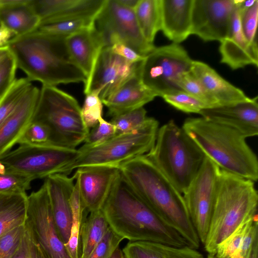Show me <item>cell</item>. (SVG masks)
Segmentation results:
<instances>
[{"label":"cell","mask_w":258,"mask_h":258,"mask_svg":"<svg viewBox=\"0 0 258 258\" xmlns=\"http://www.w3.org/2000/svg\"><path fill=\"white\" fill-rule=\"evenodd\" d=\"M119 170L123 179L146 204L184 239L188 246L198 249L200 241L182 195L146 155L124 163Z\"/></svg>","instance_id":"6da1fadb"},{"label":"cell","mask_w":258,"mask_h":258,"mask_svg":"<svg viewBox=\"0 0 258 258\" xmlns=\"http://www.w3.org/2000/svg\"><path fill=\"white\" fill-rule=\"evenodd\" d=\"M66 38L37 30L13 37L6 45L17 68L43 86L84 82L87 77L72 59Z\"/></svg>","instance_id":"7a4b0ae2"},{"label":"cell","mask_w":258,"mask_h":258,"mask_svg":"<svg viewBox=\"0 0 258 258\" xmlns=\"http://www.w3.org/2000/svg\"><path fill=\"white\" fill-rule=\"evenodd\" d=\"M101 210L109 227L123 239L187 246L184 239L146 204L121 174Z\"/></svg>","instance_id":"3957f363"},{"label":"cell","mask_w":258,"mask_h":258,"mask_svg":"<svg viewBox=\"0 0 258 258\" xmlns=\"http://www.w3.org/2000/svg\"><path fill=\"white\" fill-rule=\"evenodd\" d=\"M182 128L220 169L257 181V157L239 132L202 117L187 118Z\"/></svg>","instance_id":"277c9868"},{"label":"cell","mask_w":258,"mask_h":258,"mask_svg":"<svg viewBox=\"0 0 258 258\" xmlns=\"http://www.w3.org/2000/svg\"><path fill=\"white\" fill-rule=\"evenodd\" d=\"M254 182L220 169L212 214L204 248L215 254L217 246L241 224L257 216Z\"/></svg>","instance_id":"5b68a950"},{"label":"cell","mask_w":258,"mask_h":258,"mask_svg":"<svg viewBox=\"0 0 258 258\" xmlns=\"http://www.w3.org/2000/svg\"><path fill=\"white\" fill-rule=\"evenodd\" d=\"M146 155L182 195L206 157L173 120L159 127L155 144Z\"/></svg>","instance_id":"8992f818"},{"label":"cell","mask_w":258,"mask_h":258,"mask_svg":"<svg viewBox=\"0 0 258 258\" xmlns=\"http://www.w3.org/2000/svg\"><path fill=\"white\" fill-rule=\"evenodd\" d=\"M81 110L73 96L56 86L42 85L33 121L47 128L48 143L76 149L90 131L83 121Z\"/></svg>","instance_id":"52a82bcc"},{"label":"cell","mask_w":258,"mask_h":258,"mask_svg":"<svg viewBox=\"0 0 258 258\" xmlns=\"http://www.w3.org/2000/svg\"><path fill=\"white\" fill-rule=\"evenodd\" d=\"M159 129V122L147 117L143 124L133 132L117 135L98 145L78 149L79 155L58 173L69 175L73 170L87 166L119 167L128 161L148 154L153 148Z\"/></svg>","instance_id":"ba28073f"},{"label":"cell","mask_w":258,"mask_h":258,"mask_svg":"<svg viewBox=\"0 0 258 258\" xmlns=\"http://www.w3.org/2000/svg\"><path fill=\"white\" fill-rule=\"evenodd\" d=\"M192 60L179 44L155 47L139 62L138 75L146 87L161 97L182 91L177 81L181 74L190 71Z\"/></svg>","instance_id":"9c48e42d"},{"label":"cell","mask_w":258,"mask_h":258,"mask_svg":"<svg viewBox=\"0 0 258 258\" xmlns=\"http://www.w3.org/2000/svg\"><path fill=\"white\" fill-rule=\"evenodd\" d=\"M77 149H70L50 143L40 145L21 144L0 158L8 171L25 175L33 180L46 178L58 173L72 163L79 155Z\"/></svg>","instance_id":"30bf717a"},{"label":"cell","mask_w":258,"mask_h":258,"mask_svg":"<svg viewBox=\"0 0 258 258\" xmlns=\"http://www.w3.org/2000/svg\"><path fill=\"white\" fill-rule=\"evenodd\" d=\"M95 26L102 36L104 46L120 42L143 56L155 47L143 36L134 10L124 7L117 0H106L95 20Z\"/></svg>","instance_id":"8fae6325"},{"label":"cell","mask_w":258,"mask_h":258,"mask_svg":"<svg viewBox=\"0 0 258 258\" xmlns=\"http://www.w3.org/2000/svg\"><path fill=\"white\" fill-rule=\"evenodd\" d=\"M24 226L44 258H71L61 240L53 219L46 183L27 197Z\"/></svg>","instance_id":"7c38bea8"},{"label":"cell","mask_w":258,"mask_h":258,"mask_svg":"<svg viewBox=\"0 0 258 258\" xmlns=\"http://www.w3.org/2000/svg\"><path fill=\"white\" fill-rule=\"evenodd\" d=\"M219 172V168L206 157L182 194L190 219L203 244L209 228Z\"/></svg>","instance_id":"4fadbf2b"},{"label":"cell","mask_w":258,"mask_h":258,"mask_svg":"<svg viewBox=\"0 0 258 258\" xmlns=\"http://www.w3.org/2000/svg\"><path fill=\"white\" fill-rule=\"evenodd\" d=\"M139 63H131L113 52L109 47H103L90 77L84 84L85 94L96 91L102 101L107 99L137 73Z\"/></svg>","instance_id":"5bb4252c"},{"label":"cell","mask_w":258,"mask_h":258,"mask_svg":"<svg viewBox=\"0 0 258 258\" xmlns=\"http://www.w3.org/2000/svg\"><path fill=\"white\" fill-rule=\"evenodd\" d=\"M237 0H193L191 34L205 41H222L229 33Z\"/></svg>","instance_id":"9a60e30c"},{"label":"cell","mask_w":258,"mask_h":258,"mask_svg":"<svg viewBox=\"0 0 258 258\" xmlns=\"http://www.w3.org/2000/svg\"><path fill=\"white\" fill-rule=\"evenodd\" d=\"M120 175L119 167L87 166L76 169L73 176L89 213L101 210Z\"/></svg>","instance_id":"2e32d148"},{"label":"cell","mask_w":258,"mask_h":258,"mask_svg":"<svg viewBox=\"0 0 258 258\" xmlns=\"http://www.w3.org/2000/svg\"><path fill=\"white\" fill-rule=\"evenodd\" d=\"M40 89L31 84L18 104L0 126V158L18 144L34 120Z\"/></svg>","instance_id":"e0dca14e"},{"label":"cell","mask_w":258,"mask_h":258,"mask_svg":"<svg viewBox=\"0 0 258 258\" xmlns=\"http://www.w3.org/2000/svg\"><path fill=\"white\" fill-rule=\"evenodd\" d=\"M199 114L206 119L235 129L246 138L258 134L257 97L248 101L205 109Z\"/></svg>","instance_id":"ac0fdd59"},{"label":"cell","mask_w":258,"mask_h":258,"mask_svg":"<svg viewBox=\"0 0 258 258\" xmlns=\"http://www.w3.org/2000/svg\"><path fill=\"white\" fill-rule=\"evenodd\" d=\"M75 177L55 173L46 177V183L54 223L64 244L70 238L72 221L70 197L75 185Z\"/></svg>","instance_id":"d6986e66"},{"label":"cell","mask_w":258,"mask_h":258,"mask_svg":"<svg viewBox=\"0 0 258 258\" xmlns=\"http://www.w3.org/2000/svg\"><path fill=\"white\" fill-rule=\"evenodd\" d=\"M106 0H31L41 21L96 18Z\"/></svg>","instance_id":"ffe728a7"},{"label":"cell","mask_w":258,"mask_h":258,"mask_svg":"<svg viewBox=\"0 0 258 258\" xmlns=\"http://www.w3.org/2000/svg\"><path fill=\"white\" fill-rule=\"evenodd\" d=\"M66 44L72 59L87 77H90L98 56L104 44L94 25L66 38Z\"/></svg>","instance_id":"44dd1931"},{"label":"cell","mask_w":258,"mask_h":258,"mask_svg":"<svg viewBox=\"0 0 258 258\" xmlns=\"http://www.w3.org/2000/svg\"><path fill=\"white\" fill-rule=\"evenodd\" d=\"M193 0H161V30L179 44L191 35Z\"/></svg>","instance_id":"7402d4cb"},{"label":"cell","mask_w":258,"mask_h":258,"mask_svg":"<svg viewBox=\"0 0 258 258\" xmlns=\"http://www.w3.org/2000/svg\"><path fill=\"white\" fill-rule=\"evenodd\" d=\"M157 96L142 83L137 70L118 90L102 102L108 109V115L113 117L143 107Z\"/></svg>","instance_id":"603a6c76"},{"label":"cell","mask_w":258,"mask_h":258,"mask_svg":"<svg viewBox=\"0 0 258 258\" xmlns=\"http://www.w3.org/2000/svg\"><path fill=\"white\" fill-rule=\"evenodd\" d=\"M190 72L218 101L220 106L251 99L242 90L225 80L213 68L203 62L192 60Z\"/></svg>","instance_id":"cb8c5ba5"},{"label":"cell","mask_w":258,"mask_h":258,"mask_svg":"<svg viewBox=\"0 0 258 258\" xmlns=\"http://www.w3.org/2000/svg\"><path fill=\"white\" fill-rule=\"evenodd\" d=\"M31 0H0V25L12 31L15 36L37 29L40 22L30 5Z\"/></svg>","instance_id":"d4e9b609"},{"label":"cell","mask_w":258,"mask_h":258,"mask_svg":"<svg viewBox=\"0 0 258 258\" xmlns=\"http://www.w3.org/2000/svg\"><path fill=\"white\" fill-rule=\"evenodd\" d=\"M122 250L125 258H204L197 249L188 246L175 247L145 241H129Z\"/></svg>","instance_id":"484cf974"},{"label":"cell","mask_w":258,"mask_h":258,"mask_svg":"<svg viewBox=\"0 0 258 258\" xmlns=\"http://www.w3.org/2000/svg\"><path fill=\"white\" fill-rule=\"evenodd\" d=\"M28 196L26 193H0V237L25 224Z\"/></svg>","instance_id":"4316f807"},{"label":"cell","mask_w":258,"mask_h":258,"mask_svg":"<svg viewBox=\"0 0 258 258\" xmlns=\"http://www.w3.org/2000/svg\"><path fill=\"white\" fill-rule=\"evenodd\" d=\"M221 62L232 70L258 64L257 44H243L227 37L220 42Z\"/></svg>","instance_id":"83f0119b"},{"label":"cell","mask_w":258,"mask_h":258,"mask_svg":"<svg viewBox=\"0 0 258 258\" xmlns=\"http://www.w3.org/2000/svg\"><path fill=\"white\" fill-rule=\"evenodd\" d=\"M109 227L102 210L92 212L85 219L81 230L80 258H89Z\"/></svg>","instance_id":"f1b7e54d"},{"label":"cell","mask_w":258,"mask_h":258,"mask_svg":"<svg viewBox=\"0 0 258 258\" xmlns=\"http://www.w3.org/2000/svg\"><path fill=\"white\" fill-rule=\"evenodd\" d=\"M70 204L72 212V226L70 237L68 243L65 244V247L71 258H80L81 230L89 212L82 200L76 181L70 197Z\"/></svg>","instance_id":"f546056e"},{"label":"cell","mask_w":258,"mask_h":258,"mask_svg":"<svg viewBox=\"0 0 258 258\" xmlns=\"http://www.w3.org/2000/svg\"><path fill=\"white\" fill-rule=\"evenodd\" d=\"M134 12L143 36L154 44L155 36L161 30V0H140Z\"/></svg>","instance_id":"4dcf8cb0"},{"label":"cell","mask_w":258,"mask_h":258,"mask_svg":"<svg viewBox=\"0 0 258 258\" xmlns=\"http://www.w3.org/2000/svg\"><path fill=\"white\" fill-rule=\"evenodd\" d=\"M96 18L41 21L36 30L50 35L68 37L94 25Z\"/></svg>","instance_id":"1f68e13d"},{"label":"cell","mask_w":258,"mask_h":258,"mask_svg":"<svg viewBox=\"0 0 258 258\" xmlns=\"http://www.w3.org/2000/svg\"><path fill=\"white\" fill-rule=\"evenodd\" d=\"M31 84V81L27 77L16 79L7 91L0 97V126L14 110Z\"/></svg>","instance_id":"d6a6232c"},{"label":"cell","mask_w":258,"mask_h":258,"mask_svg":"<svg viewBox=\"0 0 258 258\" xmlns=\"http://www.w3.org/2000/svg\"><path fill=\"white\" fill-rule=\"evenodd\" d=\"M177 85L181 90L202 102L206 109L220 106L218 101L206 90L190 71L180 76Z\"/></svg>","instance_id":"836d02e7"},{"label":"cell","mask_w":258,"mask_h":258,"mask_svg":"<svg viewBox=\"0 0 258 258\" xmlns=\"http://www.w3.org/2000/svg\"><path fill=\"white\" fill-rule=\"evenodd\" d=\"M257 216L241 224L217 247L215 255L219 258H240V251L245 234Z\"/></svg>","instance_id":"e575fe53"},{"label":"cell","mask_w":258,"mask_h":258,"mask_svg":"<svg viewBox=\"0 0 258 258\" xmlns=\"http://www.w3.org/2000/svg\"><path fill=\"white\" fill-rule=\"evenodd\" d=\"M147 111L143 107L112 117L116 135L133 132L140 127L147 118Z\"/></svg>","instance_id":"d590c367"},{"label":"cell","mask_w":258,"mask_h":258,"mask_svg":"<svg viewBox=\"0 0 258 258\" xmlns=\"http://www.w3.org/2000/svg\"><path fill=\"white\" fill-rule=\"evenodd\" d=\"M161 97L176 109L187 113H198L206 109L200 101L183 91L166 94Z\"/></svg>","instance_id":"8d00e7d4"},{"label":"cell","mask_w":258,"mask_h":258,"mask_svg":"<svg viewBox=\"0 0 258 258\" xmlns=\"http://www.w3.org/2000/svg\"><path fill=\"white\" fill-rule=\"evenodd\" d=\"M103 106L98 92L93 91L86 95L81 113L83 121L89 129L96 125L103 117Z\"/></svg>","instance_id":"74e56055"},{"label":"cell","mask_w":258,"mask_h":258,"mask_svg":"<svg viewBox=\"0 0 258 258\" xmlns=\"http://www.w3.org/2000/svg\"><path fill=\"white\" fill-rule=\"evenodd\" d=\"M33 180L17 172L6 170L5 174H0V193H26L30 189Z\"/></svg>","instance_id":"f35d334b"},{"label":"cell","mask_w":258,"mask_h":258,"mask_svg":"<svg viewBox=\"0 0 258 258\" xmlns=\"http://www.w3.org/2000/svg\"><path fill=\"white\" fill-rule=\"evenodd\" d=\"M240 8V23L243 33L250 44H257L256 29L258 21V1L256 0L253 5L249 8H243L241 5Z\"/></svg>","instance_id":"ab89813d"},{"label":"cell","mask_w":258,"mask_h":258,"mask_svg":"<svg viewBox=\"0 0 258 258\" xmlns=\"http://www.w3.org/2000/svg\"><path fill=\"white\" fill-rule=\"evenodd\" d=\"M116 135L114 125L103 117L99 119L96 125L92 128L84 141V147H93L102 144Z\"/></svg>","instance_id":"60d3db41"},{"label":"cell","mask_w":258,"mask_h":258,"mask_svg":"<svg viewBox=\"0 0 258 258\" xmlns=\"http://www.w3.org/2000/svg\"><path fill=\"white\" fill-rule=\"evenodd\" d=\"M123 239L109 227L105 235L91 252L89 258H109Z\"/></svg>","instance_id":"b9f144b4"},{"label":"cell","mask_w":258,"mask_h":258,"mask_svg":"<svg viewBox=\"0 0 258 258\" xmlns=\"http://www.w3.org/2000/svg\"><path fill=\"white\" fill-rule=\"evenodd\" d=\"M24 230V225H21L0 237V258H11L21 243Z\"/></svg>","instance_id":"7bdbcfd3"},{"label":"cell","mask_w":258,"mask_h":258,"mask_svg":"<svg viewBox=\"0 0 258 258\" xmlns=\"http://www.w3.org/2000/svg\"><path fill=\"white\" fill-rule=\"evenodd\" d=\"M49 133L43 124L33 121L26 130L18 144L40 145L48 143Z\"/></svg>","instance_id":"ee69618b"},{"label":"cell","mask_w":258,"mask_h":258,"mask_svg":"<svg viewBox=\"0 0 258 258\" xmlns=\"http://www.w3.org/2000/svg\"><path fill=\"white\" fill-rule=\"evenodd\" d=\"M17 69L15 60L10 53L0 66V97L7 91L16 79Z\"/></svg>","instance_id":"f6af8a7d"},{"label":"cell","mask_w":258,"mask_h":258,"mask_svg":"<svg viewBox=\"0 0 258 258\" xmlns=\"http://www.w3.org/2000/svg\"><path fill=\"white\" fill-rule=\"evenodd\" d=\"M11 258H44L25 227L21 243Z\"/></svg>","instance_id":"bcb514c9"},{"label":"cell","mask_w":258,"mask_h":258,"mask_svg":"<svg viewBox=\"0 0 258 258\" xmlns=\"http://www.w3.org/2000/svg\"><path fill=\"white\" fill-rule=\"evenodd\" d=\"M109 47L113 52L133 63L140 62L145 57V56L138 53L132 48L120 42L115 43Z\"/></svg>","instance_id":"7dc6e473"},{"label":"cell","mask_w":258,"mask_h":258,"mask_svg":"<svg viewBox=\"0 0 258 258\" xmlns=\"http://www.w3.org/2000/svg\"><path fill=\"white\" fill-rule=\"evenodd\" d=\"M15 37V34L5 26L0 25V47L5 46Z\"/></svg>","instance_id":"c3c4849f"},{"label":"cell","mask_w":258,"mask_h":258,"mask_svg":"<svg viewBox=\"0 0 258 258\" xmlns=\"http://www.w3.org/2000/svg\"><path fill=\"white\" fill-rule=\"evenodd\" d=\"M245 258H258V237L254 240Z\"/></svg>","instance_id":"681fc988"},{"label":"cell","mask_w":258,"mask_h":258,"mask_svg":"<svg viewBox=\"0 0 258 258\" xmlns=\"http://www.w3.org/2000/svg\"><path fill=\"white\" fill-rule=\"evenodd\" d=\"M119 3L129 9L134 10L140 0H117Z\"/></svg>","instance_id":"f907efd6"},{"label":"cell","mask_w":258,"mask_h":258,"mask_svg":"<svg viewBox=\"0 0 258 258\" xmlns=\"http://www.w3.org/2000/svg\"><path fill=\"white\" fill-rule=\"evenodd\" d=\"M10 54V52L7 46L0 47V66Z\"/></svg>","instance_id":"816d5d0a"},{"label":"cell","mask_w":258,"mask_h":258,"mask_svg":"<svg viewBox=\"0 0 258 258\" xmlns=\"http://www.w3.org/2000/svg\"><path fill=\"white\" fill-rule=\"evenodd\" d=\"M109 258H125L122 250L118 246L113 252Z\"/></svg>","instance_id":"f5cc1de1"},{"label":"cell","mask_w":258,"mask_h":258,"mask_svg":"<svg viewBox=\"0 0 258 258\" xmlns=\"http://www.w3.org/2000/svg\"><path fill=\"white\" fill-rule=\"evenodd\" d=\"M6 167L0 160V174H5L6 172Z\"/></svg>","instance_id":"db71d44e"},{"label":"cell","mask_w":258,"mask_h":258,"mask_svg":"<svg viewBox=\"0 0 258 258\" xmlns=\"http://www.w3.org/2000/svg\"><path fill=\"white\" fill-rule=\"evenodd\" d=\"M207 258H219L217 257L215 254L212 253H208Z\"/></svg>","instance_id":"11a10c76"}]
</instances>
